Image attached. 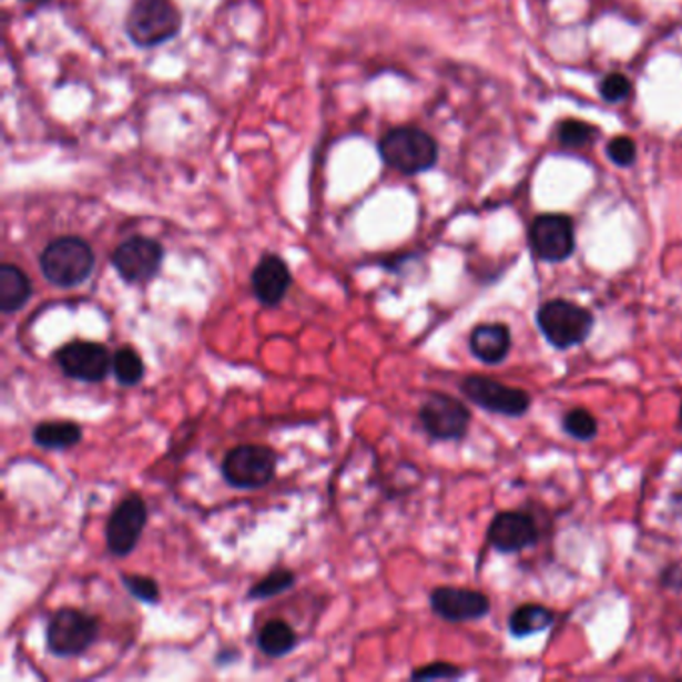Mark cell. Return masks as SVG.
I'll return each instance as SVG.
<instances>
[{"label":"cell","instance_id":"cell-1","mask_svg":"<svg viewBox=\"0 0 682 682\" xmlns=\"http://www.w3.org/2000/svg\"><path fill=\"white\" fill-rule=\"evenodd\" d=\"M377 149L383 163L407 176L430 171L438 161L437 141L417 126L390 129L380 136Z\"/></svg>","mask_w":682,"mask_h":682},{"label":"cell","instance_id":"cell-2","mask_svg":"<svg viewBox=\"0 0 682 682\" xmlns=\"http://www.w3.org/2000/svg\"><path fill=\"white\" fill-rule=\"evenodd\" d=\"M181 29L183 17L169 0H136L124 22L129 41L144 51L173 41Z\"/></svg>","mask_w":682,"mask_h":682},{"label":"cell","instance_id":"cell-3","mask_svg":"<svg viewBox=\"0 0 682 682\" xmlns=\"http://www.w3.org/2000/svg\"><path fill=\"white\" fill-rule=\"evenodd\" d=\"M42 276L59 288L82 285L94 271V251L81 236H61L41 253Z\"/></svg>","mask_w":682,"mask_h":682},{"label":"cell","instance_id":"cell-4","mask_svg":"<svg viewBox=\"0 0 682 682\" xmlns=\"http://www.w3.org/2000/svg\"><path fill=\"white\" fill-rule=\"evenodd\" d=\"M537 326L549 345L567 350L582 345L591 336L594 316L584 306L564 298H554L537 311Z\"/></svg>","mask_w":682,"mask_h":682},{"label":"cell","instance_id":"cell-5","mask_svg":"<svg viewBox=\"0 0 682 682\" xmlns=\"http://www.w3.org/2000/svg\"><path fill=\"white\" fill-rule=\"evenodd\" d=\"M278 455L265 445H238L224 455L223 479L238 490H256L275 479Z\"/></svg>","mask_w":682,"mask_h":682},{"label":"cell","instance_id":"cell-6","mask_svg":"<svg viewBox=\"0 0 682 682\" xmlns=\"http://www.w3.org/2000/svg\"><path fill=\"white\" fill-rule=\"evenodd\" d=\"M99 639V621L79 609L54 612L47 627V649L52 656L72 659L81 656Z\"/></svg>","mask_w":682,"mask_h":682},{"label":"cell","instance_id":"cell-7","mask_svg":"<svg viewBox=\"0 0 682 682\" xmlns=\"http://www.w3.org/2000/svg\"><path fill=\"white\" fill-rule=\"evenodd\" d=\"M460 393L482 410L502 417H522L529 413L532 403L527 390L509 387L497 378L485 375H469L462 378Z\"/></svg>","mask_w":682,"mask_h":682},{"label":"cell","instance_id":"cell-8","mask_svg":"<svg viewBox=\"0 0 682 682\" xmlns=\"http://www.w3.org/2000/svg\"><path fill=\"white\" fill-rule=\"evenodd\" d=\"M164 261V248L149 236L134 235L112 251L111 265L126 285L146 283L159 275Z\"/></svg>","mask_w":682,"mask_h":682},{"label":"cell","instance_id":"cell-9","mask_svg":"<svg viewBox=\"0 0 682 682\" xmlns=\"http://www.w3.org/2000/svg\"><path fill=\"white\" fill-rule=\"evenodd\" d=\"M470 410L459 398L432 393L418 408V420L435 440H460L469 432Z\"/></svg>","mask_w":682,"mask_h":682},{"label":"cell","instance_id":"cell-10","mask_svg":"<svg viewBox=\"0 0 682 682\" xmlns=\"http://www.w3.org/2000/svg\"><path fill=\"white\" fill-rule=\"evenodd\" d=\"M530 248L542 263H564L577 246L574 223L567 214H540L529 228Z\"/></svg>","mask_w":682,"mask_h":682},{"label":"cell","instance_id":"cell-11","mask_svg":"<svg viewBox=\"0 0 682 682\" xmlns=\"http://www.w3.org/2000/svg\"><path fill=\"white\" fill-rule=\"evenodd\" d=\"M149 510L139 495H129L116 505L106 522V549L114 557H129L143 535Z\"/></svg>","mask_w":682,"mask_h":682},{"label":"cell","instance_id":"cell-12","mask_svg":"<svg viewBox=\"0 0 682 682\" xmlns=\"http://www.w3.org/2000/svg\"><path fill=\"white\" fill-rule=\"evenodd\" d=\"M54 357L67 377L82 383H102L112 368L109 348L94 340H72Z\"/></svg>","mask_w":682,"mask_h":682},{"label":"cell","instance_id":"cell-13","mask_svg":"<svg viewBox=\"0 0 682 682\" xmlns=\"http://www.w3.org/2000/svg\"><path fill=\"white\" fill-rule=\"evenodd\" d=\"M430 609L447 622L480 621L489 614L490 601L485 592L438 587L430 592Z\"/></svg>","mask_w":682,"mask_h":682},{"label":"cell","instance_id":"cell-14","mask_svg":"<svg viewBox=\"0 0 682 682\" xmlns=\"http://www.w3.org/2000/svg\"><path fill=\"white\" fill-rule=\"evenodd\" d=\"M490 547L502 554H515L529 549L539 540V529L535 519L527 512L505 510L499 512L487 530Z\"/></svg>","mask_w":682,"mask_h":682},{"label":"cell","instance_id":"cell-15","mask_svg":"<svg viewBox=\"0 0 682 682\" xmlns=\"http://www.w3.org/2000/svg\"><path fill=\"white\" fill-rule=\"evenodd\" d=\"M251 285L253 295L261 305H281L293 285V275L285 258L278 255L263 256L251 275Z\"/></svg>","mask_w":682,"mask_h":682},{"label":"cell","instance_id":"cell-16","mask_svg":"<svg viewBox=\"0 0 682 682\" xmlns=\"http://www.w3.org/2000/svg\"><path fill=\"white\" fill-rule=\"evenodd\" d=\"M470 353L485 365H500L512 347L510 328L502 323H485L472 328L469 336Z\"/></svg>","mask_w":682,"mask_h":682},{"label":"cell","instance_id":"cell-17","mask_svg":"<svg viewBox=\"0 0 682 682\" xmlns=\"http://www.w3.org/2000/svg\"><path fill=\"white\" fill-rule=\"evenodd\" d=\"M32 295L31 278L21 266H0V313L12 315L19 313L22 306L29 303Z\"/></svg>","mask_w":682,"mask_h":682},{"label":"cell","instance_id":"cell-18","mask_svg":"<svg viewBox=\"0 0 682 682\" xmlns=\"http://www.w3.org/2000/svg\"><path fill=\"white\" fill-rule=\"evenodd\" d=\"M37 447L47 450H67L82 440V427L72 420H44L32 430Z\"/></svg>","mask_w":682,"mask_h":682},{"label":"cell","instance_id":"cell-19","mask_svg":"<svg viewBox=\"0 0 682 682\" xmlns=\"http://www.w3.org/2000/svg\"><path fill=\"white\" fill-rule=\"evenodd\" d=\"M552 622L554 612L550 611L549 607L529 602L510 614L509 631L515 639H527L537 632L547 631Z\"/></svg>","mask_w":682,"mask_h":682},{"label":"cell","instance_id":"cell-20","mask_svg":"<svg viewBox=\"0 0 682 682\" xmlns=\"http://www.w3.org/2000/svg\"><path fill=\"white\" fill-rule=\"evenodd\" d=\"M256 642H258V649L265 652L266 656L281 659V656H286L288 652L295 651L298 637L288 622L268 621L258 632Z\"/></svg>","mask_w":682,"mask_h":682},{"label":"cell","instance_id":"cell-21","mask_svg":"<svg viewBox=\"0 0 682 682\" xmlns=\"http://www.w3.org/2000/svg\"><path fill=\"white\" fill-rule=\"evenodd\" d=\"M112 373L123 387H134L143 380L146 368L133 347H121L112 355Z\"/></svg>","mask_w":682,"mask_h":682},{"label":"cell","instance_id":"cell-22","mask_svg":"<svg viewBox=\"0 0 682 682\" xmlns=\"http://www.w3.org/2000/svg\"><path fill=\"white\" fill-rule=\"evenodd\" d=\"M296 574L293 571H286V569H278V571L266 574L263 581L253 584V589L248 591V599H255V601H266V599H273L278 597L283 592L291 591L295 587Z\"/></svg>","mask_w":682,"mask_h":682},{"label":"cell","instance_id":"cell-23","mask_svg":"<svg viewBox=\"0 0 682 682\" xmlns=\"http://www.w3.org/2000/svg\"><path fill=\"white\" fill-rule=\"evenodd\" d=\"M562 428L569 437L589 442L599 435V420L587 408H572L562 417Z\"/></svg>","mask_w":682,"mask_h":682},{"label":"cell","instance_id":"cell-24","mask_svg":"<svg viewBox=\"0 0 682 682\" xmlns=\"http://www.w3.org/2000/svg\"><path fill=\"white\" fill-rule=\"evenodd\" d=\"M597 126L584 123V121H577V119H569V121H562L557 129V139L562 146L567 149H582V146H589V144L597 139Z\"/></svg>","mask_w":682,"mask_h":682},{"label":"cell","instance_id":"cell-25","mask_svg":"<svg viewBox=\"0 0 682 682\" xmlns=\"http://www.w3.org/2000/svg\"><path fill=\"white\" fill-rule=\"evenodd\" d=\"M124 589L133 594L134 599L146 602V604H156L161 601V589L159 582L144 577V574H123L121 577Z\"/></svg>","mask_w":682,"mask_h":682},{"label":"cell","instance_id":"cell-26","mask_svg":"<svg viewBox=\"0 0 682 682\" xmlns=\"http://www.w3.org/2000/svg\"><path fill=\"white\" fill-rule=\"evenodd\" d=\"M599 91L607 102L624 101L631 94L632 84L629 77H624L622 72H611L602 79Z\"/></svg>","mask_w":682,"mask_h":682},{"label":"cell","instance_id":"cell-27","mask_svg":"<svg viewBox=\"0 0 682 682\" xmlns=\"http://www.w3.org/2000/svg\"><path fill=\"white\" fill-rule=\"evenodd\" d=\"M459 676H462V671L457 664H450V662H432L410 674L413 681H438V679L447 681V679H459Z\"/></svg>","mask_w":682,"mask_h":682},{"label":"cell","instance_id":"cell-28","mask_svg":"<svg viewBox=\"0 0 682 682\" xmlns=\"http://www.w3.org/2000/svg\"><path fill=\"white\" fill-rule=\"evenodd\" d=\"M607 156L619 166H631L637 161V144L629 136H617L607 144Z\"/></svg>","mask_w":682,"mask_h":682},{"label":"cell","instance_id":"cell-29","mask_svg":"<svg viewBox=\"0 0 682 682\" xmlns=\"http://www.w3.org/2000/svg\"><path fill=\"white\" fill-rule=\"evenodd\" d=\"M21 2H29V4H47L49 0H21Z\"/></svg>","mask_w":682,"mask_h":682},{"label":"cell","instance_id":"cell-30","mask_svg":"<svg viewBox=\"0 0 682 682\" xmlns=\"http://www.w3.org/2000/svg\"><path fill=\"white\" fill-rule=\"evenodd\" d=\"M679 417H681V425H682V405H681V413H679Z\"/></svg>","mask_w":682,"mask_h":682}]
</instances>
